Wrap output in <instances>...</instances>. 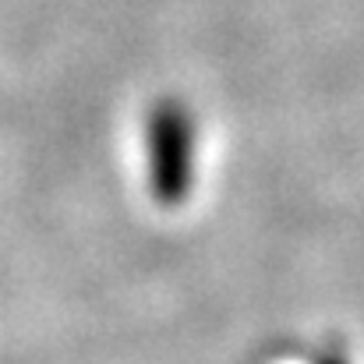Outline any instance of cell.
Masks as SVG:
<instances>
[{"mask_svg": "<svg viewBox=\"0 0 364 364\" xmlns=\"http://www.w3.org/2000/svg\"><path fill=\"white\" fill-rule=\"evenodd\" d=\"M149 149V188L166 209L191 195L195 181V121L181 100H159L145 121Z\"/></svg>", "mask_w": 364, "mask_h": 364, "instance_id": "cell-1", "label": "cell"}, {"mask_svg": "<svg viewBox=\"0 0 364 364\" xmlns=\"http://www.w3.org/2000/svg\"><path fill=\"white\" fill-rule=\"evenodd\" d=\"M318 364H347V358H343V354H326Z\"/></svg>", "mask_w": 364, "mask_h": 364, "instance_id": "cell-2", "label": "cell"}]
</instances>
